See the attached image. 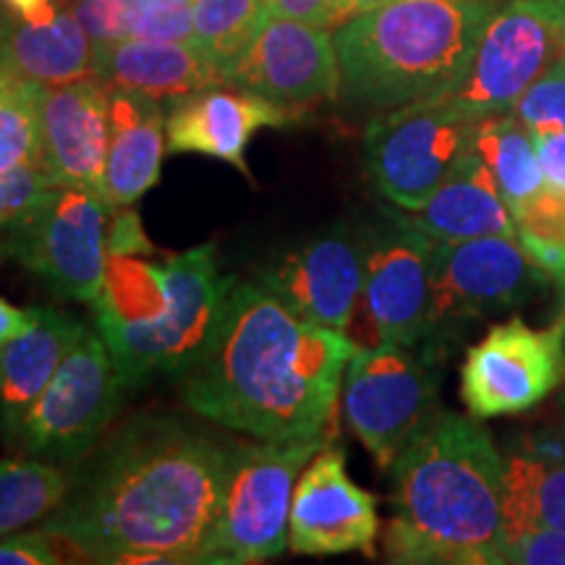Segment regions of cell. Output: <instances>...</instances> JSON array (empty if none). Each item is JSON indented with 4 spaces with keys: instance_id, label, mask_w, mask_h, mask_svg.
Instances as JSON below:
<instances>
[{
    "instance_id": "6da1fadb",
    "label": "cell",
    "mask_w": 565,
    "mask_h": 565,
    "mask_svg": "<svg viewBox=\"0 0 565 565\" xmlns=\"http://www.w3.org/2000/svg\"><path fill=\"white\" fill-rule=\"evenodd\" d=\"M236 445L179 416H134L40 529L100 563H202Z\"/></svg>"
},
{
    "instance_id": "7a4b0ae2",
    "label": "cell",
    "mask_w": 565,
    "mask_h": 565,
    "mask_svg": "<svg viewBox=\"0 0 565 565\" xmlns=\"http://www.w3.org/2000/svg\"><path fill=\"white\" fill-rule=\"evenodd\" d=\"M356 345L303 322L263 282H233L181 395L202 419L257 440L324 437Z\"/></svg>"
},
{
    "instance_id": "3957f363",
    "label": "cell",
    "mask_w": 565,
    "mask_h": 565,
    "mask_svg": "<svg viewBox=\"0 0 565 565\" xmlns=\"http://www.w3.org/2000/svg\"><path fill=\"white\" fill-rule=\"evenodd\" d=\"M393 563L498 565L505 526V458L477 416L437 412L393 461Z\"/></svg>"
},
{
    "instance_id": "277c9868",
    "label": "cell",
    "mask_w": 565,
    "mask_h": 565,
    "mask_svg": "<svg viewBox=\"0 0 565 565\" xmlns=\"http://www.w3.org/2000/svg\"><path fill=\"white\" fill-rule=\"evenodd\" d=\"M233 282L217 267L215 244L175 254L162 267L139 257L108 259L105 288L92 307L129 391L192 370Z\"/></svg>"
},
{
    "instance_id": "5b68a950",
    "label": "cell",
    "mask_w": 565,
    "mask_h": 565,
    "mask_svg": "<svg viewBox=\"0 0 565 565\" xmlns=\"http://www.w3.org/2000/svg\"><path fill=\"white\" fill-rule=\"evenodd\" d=\"M503 0H391L333 32L341 92L372 110L448 95Z\"/></svg>"
},
{
    "instance_id": "8992f818",
    "label": "cell",
    "mask_w": 565,
    "mask_h": 565,
    "mask_svg": "<svg viewBox=\"0 0 565 565\" xmlns=\"http://www.w3.org/2000/svg\"><path fill=\"white\" fill-rule=\"evenodd\" d=\"M328 437L238 443L221 511L202 547V563L249 565L280 555L303 466Z\"/></svg>"
},
{
    "instance_id": "52a82bcc",
    "label": "cell",
    "mask_w": 565,
    "mask_h": 565,
    "mask_svg": "<svg viewBox=\"0 0 565 565\" xmlns=\"http://www.w3.org/2000/svg\"><path fill=\"white\" fill-rule=\"evenodd\" d=\"M364 291L345 335L356 349L427 343L433 315L435 238L406 221L401 210L383 212L359 231Z\"/></svg>"
},
{
    "instance_id": "ba28073f",
    "label": "cell",
    "mask_w": 565,
    "mask_h": 565,
    "mask_svg": "<svg viewBox=\"0 0 565 565\" xmlns=\"http://www.w3.org/2000/svg\"><path fill=\"white\" fill-rule=\"evenodd\" d=\"M126 393L103 335L84 328L11 440L32 458L79 463L116 419Z\"/></svg>"
},
{
    "instance_id": "9c48e42d",
    "label": "cell",
    "mask_w": 565,
    "mask_h": 565,
    "mask_svg": "<svg viewBox=\"0 0 565 565\" xmlns=\"http://www.w3.org/2000/svg\"><path fill=\"white\" fill-rule=\"evenodd\" d=\"M433 349H356L345 366L343 412L380 469H391L416 429L437 412L440 364Z\"/></svg>"
},
{
    "instance_id": "30bf717a",
    "label": "cell",
    "mask_w": 565,
    "mask_h": 565,
    "mask_svg": "<svg viewBox=\"0 0 565 565\" xmlns=\"http://www.w3.org/2000/svg\"><path fill=\"white\" fill-rule=\"evenodd\" d=\"M563 42L565 0H503L487 21L463 79L440 100L469 118L508 113L561 58Z\"/></svg>"
},
{
    "instance_id": "8fae6325",
    "label": "cell",
    "mask_w": 565,
    "mask_h": 565,
    "mask_svg": "<svg viewBox=\"0 0 565 565\" xmlns=\"http://www.w3.org/2000/svg\"><path fill=\"white\" fill-rule=\"evenodd\" d=\"M477 121L440 97L380 110L364 131L374 186L398 210H419L471 150Z\"/></svg>"
},
{
    "instance_id": "7c38bea8",
    "label": "cell",
    "mask_w": 565,
    "mask_h": 565,
    "mask_svg": "<svg viewBox=\"0 0 565 565\" xmlns=\"http://www.w3.org/2000/svg\"><path fill=\"white\" fill-rule=\"evenodd\" d=\"M108 207L82 189L55 186L9 225V252L63 299L95 303L108 278Z\"/></svg>"
},
{
    "instance_id": "4fadbf2b",
    "label": "cell",
    "mask_w": 565,
    "mask_h": 565,
    "mask_svg": "<svg viewBox=\"0 0 565 565\" xmlns=\"http://www.w3.org/2000/svg\"><path fill=\"white\" fill-rule=\"evenodd\" d=\"M547 275L532 263L515 236H479L437 242L433 315L422 349L440 351L458 330L521 307Z\"/></svg>"
},
{
    "instance_id": "5bb4252c",
    "label": "cell",
    "mask_w": 565,
    "mask_h": 565,
    "mask_svg": "<svg viewBox=\"0 0 565 565\" xmlns=\"http://www.w3.org/2000/svg\"><path fill=\"white\" fill-rule=\"evenodd\" d=\"M565 380L561 320L536 330L521 317L490 328L461 366V401L477 419L515 416L547 401Z\"/></svg>"
},
{
    "instance_id": "9a60e30c",
    "label": "cell",
    "mask_w": 565,
    "mask_h": 565,
    "mask_svg": "<svg viewBox=\"0 0 565 565\" xmlns=\"http://www.w3.org/2000/svg\"><path fill=\"white\" fill-rule=\"evenodd\" d=\"M225 84L299 113L341 95L333 34L296 19L273 17L236 61Z\"/></svg>"
},
{
    "instance_id": "2e32d148",
    "label": "cell",
    "mask_w": 565,
    "mask_h": 565,
    "mask_svg": "<svg viewBox=\"0 0 565 565\" xmlns=\"http://www.w3.org/2000/svg\"><path fill=\"white\" fill-rule=\"evenodd\" d=\"M259 282L303 322L345 333L364 291L359 233L335 225L263 267Z\"/></svg>"
},
{
    "instance_id": "e0dca14e",
    "label": "cell",
    "mask_w": 565,
    "mask_h": 565,
    "mask_svg": "<svg viewBox=\"0 0 565 565\" xmlns=\"http://www.w3.org/2000/svg\"><path fill=\"white\" fill-rule=\"evenodd\" d=\"M380 532L377 500L345 469V454L324 443L296 482L288 547L299 555H374Z\"/></svg>"
},
{
    "instance_id": "ac0fdd59",
    "label": "cell",
    "mask_w": 565,
    "mask_h": 565,
    "mask_svg": "<svg viewBox=\"0 0 565 565\" xmlns=\"http://www.w3.org/2000/svg\"><path fill=\"white\" fill-rule=\"evenodd\" d=\"M40 162L58 186L103 200L110 145V89L97 76L45 87Z\"/></svg>"
},
{
    "instance_id": "d6986e66",
    "label": "cell",
    "mask_w": 565,
    "mask_h": 565,
    "mask_svg": "<svg viewBox=\"0 0 565 565\" xmlns=\"http://www.w3.org/2000/svg\"><path fill=\"white\" fill-rule=\"evenodd\" d=\"M296 113L254 92L212 84L171 103L166 118V147L171 154L194 152L231 162L249 175L246 147L265 126L280 129Z\"/></svg>"
},
{
    "instance_id": "ffe728a7",
    "label": "cell",
    "mask_w": 565,
    "mask_h": 565,
    "mask_svg": "<svg viewBox=\"0 0 565 565\" xmlns=\"http://www.w3.org/2000/svg\"><path fill=\"white\" fill-rule=\"evenodd\" d=\"M110 89V145L105 166V207H131L158 183L166 154L162 100L145 92Z\"/></svg>"
},
{
    "instance_id": "44dd1931",
    "label": "cell",
    "mask_w": 565,
    "mask_h": 565,
    "mask_svg": "<svg viewBox=\"0 0 565 565\" xmlns=\"http://www.w3.org/2000/svg\"><path fill=\"white\" fill-rule=\"evenodd\" d=\"M92 76L108 87L145 92L168 103L223 84V76L196 51L194 42L173 40L95 42Z\"/></svg>"
},
{
    "instance_id": "7402d4cb",
    "label": "cell",
    "mask_w": 565,
    "mask_h": 565,
    "mask_svg": "<svg viewBox=\"0 0 565 565\" xmlns=\"http://www.w3.org/2000/svg\"><path fill=\"white\" fill-rule=\"evenodd\" d=\"M406 221L435 242H466L479 236H515L513 212L490 168L466 152L437 192L419 210H401Z\"/></svg>"
},
{
    "instance_id": "603a6c76",
    "label": "cell",
    "mask_w": 565,
    "mask_h": 565,
    "mask_svg": "<svg viewBox=\"0 0 565 565\" xmlns=\"http://www.w3.org/2000/svg\"><path fill=\"white\" fill-rule=\"evenodd\" d=\"M529 529L565 532V419L526 433L505 458L503 536Z\"/></svg>"
},
{
    "instance_id": "cb8c5ba5",
    "label": "cell",
    "mask_w": 565,
    "mask_h": 565,
    "mask_svg": "<svg viewBox=\"0 0 565 565\" xmlns=\"http://www.w3.org/2000/svg\"><path fill=\"white\" fill-rule=\"evenodd\" d=\"M95 40L84 32L71 9H55L51 19L30 21L0 11V66L13 74L58 87L92 76Z\"/></svg>"
},
{
    "instance_id": "d4e9b609",
    "label": "cell",
    "mask_w": 565,
    "mask_h": 565,
    "mask_svg": "<svg viewBox=\"0 0 565 565\" xmlns=\"http://www.w3.org/2000/svg\"><path fill=\"white\" fill-rule=\"evenodd\" d=\"M82 330L76 317L40 309L38 322L0 349V427L6 435H17Z\"/></svg>"
},
{
    "instance_id": "484cf974",
    "label": "cell",
    "mask_w": 565,
    "mask_h": 565,
    "mask_svg": "<svg viewBox=\"0 0 565 565\" xmlns=\"http://www.w3.org/2000/svg\"><path fill=\"white\" fill-rule=\"evenodd\" d=\"M71 13L95 42H192V3L183 0H74Z\"/></svg>"
},
{
    "instance_id": "4316f807",
    "label": "cell",
    "mask_w": 565,
    "mask_h": 565,
    "mask_svg": "<svg viewBox=\"0 0 565 565\" xmlns=\"http://www.w3.org/2000/svg\"><path fill=\"white\" fill-rule=\"evenodd\" d=\"M471 152L490 168L508 207L545 186L532 131L511 110L479 118L471 137Z\"/></svg>"
},
{
    "instance_id": "83f0119b",
    "label": "cell",
    "mask_w": 565,
    "mask_h": 565,
    "mask_svg": "<svg viewBox=\"0 0 565 565\" xmlns=\"http://www.w3.org/2000/svg\"><path fill=\"white\" fill-rule=\"evenodd\" d=\"M270 19V0H192V42L225 84V74Z\"/></svg>"
},
{
    "instance_id": "f1b7e54d",
    "label": "cell",
    "mask_w": 565,
    "mask_h": 565,
    "mask_svg": "<svg viewBox=\"0 0 565 565\" xmlns=\"http://www.w3.org/2000/svg\"><path fill=\"white\" fill-rule=\"evenodd\" d=\"M71 479L58 463L42 458L0 461V536L45 521L71 490Z\"/></svg>"
},
{
    "instance_id": "f546056e",
    "label": "cell",
    "mask_w": 565,
    "mask_h": 565,
    "mask_svg": "<svg viewBox=\"0 0 565 565\" xmlns=\"http://www.w3.org/2000/svg\"><path fill=\"white\" fill-rule=\"evenodd\" d=\"M42 95V84L0 66V175L40 160Z\"/></svg>"
},
{
    "instance_id": "4dcf8cb0",
    "label": "cell",
    "mask_w": 565,
    "mask_h": 565,
    "mask_svg": "<svg viewBox=\"0 0 565 565\" xmlns=\"http://www.w3.org/2000/svg\"><path fill=\"white\" fill-rule=\"evenodd\" d=\"M515 238H519L532 263L547 278L561 280L565 275V192L542 186L513 207Z\"/></svg>"
},
{
    "instance_id": "1f68e13d",
    "label": "cell",
    "mask_w": 565,
    "mask_h": 565,
    "mask_svg": "<svg viewBox=\"0 0 565 565\" xmlns=\"http://www.w3.org/2000/svg\"><path fill=\"white\" fill-rule=\"evenodd\" d=\"M511 113L529 131H565V66L557 58L529 84Z\"/></svg>"
},
{
    "instance_id": "d6a6232c",
    "label": "cell",
    "mask_w": 565,
    "mask_h": 565,
    "mask_svg": "<svg viewBox=\"0 0 565 565\" xmlns=\"http://www.w3.org/2000/svg\"><path fill=\"white\" fill-rule=\"evenodd\" d=\"M58 183L45 171L42 162H26L17 171L0 175V228H9L24 212L45 200Z\"/></svg>"
},
{
    "instance_id": "836d02e7",
    "label": "cell",
    "mask_w": 565,
    "mask_h": 565,
    "mask_svg": "<svg viewBox=\"0 0 565 565\" xmlns=\"http://www.w3.org/2000/svg\"><path fill=\"white\" fill-rule=\"evenodd\" d=\"M500 563L565 565V532H557V529H529V532L503 536Z\"/></svg>"
},
{
    "instance_id": "e575fe53",
    "label": "cell",
    "mask_w": 565,
    "mask_h": 565,
    "mask_svg": "<svg viewBox=\"0 0 565 565\" xmlns=\"http://www.w3.org/2000/svg\"><path fill=\"white\" fill-rule=\"evenodd\" d=\"M61 563L53 536L42 529L38 532L3 534L0 536V565H53Z\"/></svg>"
},
{
    "instance_id": "d590c367",
    "label": "cell",
    "mask_w": 565,
    "mask_h": 565,
    "mask_svg": "<svg viewBox=\"0 0 565 565\" xmlns=\"http://www.w3.org/2000/svg\"><path fill=\"white\" fill-rule=\"evenodd\" d=\"M108 259L110 257H139L152 254V244L141 228L139 215L129 207H118L108 212Z\"/></svg>"
},
{
    "instance_id": "8d00e7d4",
    "label": "cell",
    "mask_w": 565,
    "mask_h": 565,
    "mask_svg": "<svg viewBox=\"0 0 565 565\" xmlns=\"http://www.w3.org/2000/svg\"><path fill=\"white\" fill-rule=\"evenodd\" d=\"M273 17L296 19L303 24L322 26V30H338L345 24V17L341 0H270Z\"/></svg>"
},
{
    "instance_id": "74e56055",
    "label": "cell",
    "mask_w": 565,
    "mask_h": 565,
    "mask_svg": "<svg viewBox=\"0 0 565 565\" xmlns=\"http://www.w3.org/2000/svg\"><path fill=\"white\" fill-rule=\"evenodd\" d=\"M532 137L545 183L565 192V131H534Z\"/></svg>"
},
{
    "instance_id": "f35d334b",
    "label": "cell",
    "mask_w": 565,
    "mask_h": 565,
    "mask_svg": "<svg viewBox=\"0 0 565 565\" xmlns=\"http://www.w3.org/2000/svg\"><path fill=\"white\" fill-rule=\"evenodd\" d=\"M40 309H21L17 303H11L9 299L0 296V349L6 343H11L13 338H19L21 333L32 328L38 322Z\"/></svg>"
},
{
    "instance_id": "ab89813d",
    "label": "cell",
    "mask_w": 565,
    "mask_h": 565,
    "mask_svg": "<svg viewBox=\"0 0 565 565\" xmlns=\"http://www.w3.org/2000/svg\"><path fill=\"white\" fill-rule=\"evenodd\" d=\"M6 9L19 13L21 19H30V21H45L51 19L58 6L53 0H3Z\"/></svg>"
},
{
    "instance_id": "60d3db41",
    "label": "cell",
    "mask_w": 565,
    "mask_h": 565,
    "mask_svg": "<svg viewBox=\"0 0 565 565\" xmlns=\"http://www.w3.org/2000/svg\"><path fill=\"white\" fill-rule=\"evenodd\" d=\"M385 3H391V0H341L345 17H349V19L359 17V13H364V11L380 9V6H385Z\"/></svg>"
},
{
    "instance_id": "b9f144b4",
    "label": "cell",
    "mask_w": 565,
    "mask_h": 565,
    "mask_svg": "<svg viewBox=\"0 0 565 565\" xmlns=\"http://www.w3.org/2000/svg\"><path fill=\"white\" fill-rule=\"evenodd\" d=\"M561 317H557V320H561V324H563V335H565V275L561 280Z\"/></svg>"
},
{
    "instance_id": "7bdbcfd3",
    "label": "cell",
    "mask_w": 565,
    "mask_h": 565,
    "mask_svg": "<svg viewBox=\"0 0 565 565\" xmlns=\"http://www.w3.org/2000/svg\"><path fill=\"white\" fill-rule=\"evenodd\" d=\"M3 252H6V238L3 233H0V259H3Z\"/></svg>"
},
{
    "instance_id": "ee69618b",
    "label": "cell",
    "mask_w": 565,
    "mask_h": 565,
    "mask_svg": "<svg viewBox=\"0 0 565 565\" xmlns=\"http://www.w3.org/2000/svg\"><path fill=\"white\" fill-rule=\"evenodd\" d=\"M561 61H563V66H565V42H563V53H561Z\"/></svg>"
},
{
    "instance_id": "f6af8a7d",
    "label": "cell",
    "mask_w": 565,
    "mask_h": 565,
    "mask_svg": "<svg viewBox=\"0 0 565 565\" xmlns=\"http://www.w3.org/2000/svg\"><path fill=\"white\" fill-rule=\"evenodd\" d=\"M183 3H192V0H183Z\"/></svg>"
}]
</instances>
